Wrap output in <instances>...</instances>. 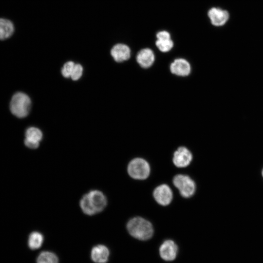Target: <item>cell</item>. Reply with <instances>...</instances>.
I'll return each instance as SVG.
<instances>
[{"mask_svg": "<svg viewBox=\"0 0 263 263\" xmlns=\"http://www.w3.org/2000/svg\"><path fill=\"white\" fill-rule=\"evenodd\" d=\"M43 242L42 234L38 232L31 233L28 238V245L30 249L35 250L39 248Z\"/></svg>", "mask_w": 263, "mask_h": 263, "instance_id": "obj_15", "label": "cell"}, {"mask_svg": "<svg viewBox=\"0 0 263 263\" xmlns=\"http://www.w3.org/2000/svg\"><path fill=\"white\" fill-rule=\"evenodd\" d=\"M262 175H263V169L262 170Z\"/></svg>", "mask_w": 263, "mask_h": 263, "instance_id": "obj_23", "label": "cell"}, {"mask_svg": "<svg viewBox=\"0 0 263 263\" xmlns=\"http://www.w3.org/2000/svg\"><path fill=\"white\" fill-rule=\"evenodd\" d=\"M155 44L162 52H169L173 47V42L171 38L157 39Z\"/></svg>", "mask_w": 263, "mask_h": 263, "instance_id": "obj_18", "label": "cell"}, {"mask_svg": "<svg viewBox=\"0 0 263 263\" xmlns=\"http://www.w3.org/2000/svg\"><path fill=\"white\" fill-rule=\"evenodd\" d=\"M75 65V63L73 61H68L64 64L61 70V73L64 77H70Z\"/></svg>", "mask_w": 263, "mask_h": 263, "instance_id": "obj_19", "label": "cell"}, {"mask_svg": "<svg viewBox=\"0 0 263 263\" xmlns=\"http://www.w3.org/2000/svg\"><path fill=\"white\" fill-rule=\"evenodd\" d=\"M128 172L130 176L135 179H146L150 173L149 163L141 158L132 159L128 166Z\"/></svg>", "mask_w": 263, "mask_h": 263, "instance_id": "obj_4", "label": "cell"}, {"mask_svg": "<svg viewBox=\"0 0 263 263\" xmlns=\"http://www.w3.org/2000/svg\"><path fill=\"white\" fill-rule=\"evenodd\" d=\"M127 227L131 235L140 240L150 239L153 233V229L151 223L139 217L131 219L127 224Z\"/></svg>", "mask_w": 263, "mask_h": 263, "instance_id": "obj_2", "label": "cell"}, {"mask_svg": "<svg viewBox=\"0 0 263 263\" xmlns=\"http://www.w3.org/2000/svg\"><path fill=\"white\" fill-rule=\"evenodd\" d=\"M83 73V68L79 64H75L70 77L73 80H77L79 79Z\"/></svg>", "mask_w": 263, "mask_h": 263, "instance_id": "obj_20", "label": "cell"}, {"mask_svg": "<svg viewBox=\"0 0 263 263\" xmlns=\"http://www.w3.org/2000/svg\"><path fill=\"white\" fill-rule=\"evenodd\" d=\"M170 70L172 74L180 76H186L191 71L189 63L185 59H175L170 65Z\"/></svg>", "mask_w": 263, "mask_h": 263, "instance_id": "obj_9", "label": "cell"}, {"mask_svg": "<svg viewBox=\"0 0 263 263\" xmlns=\"http://www.w3.org/2000/svg\"><path fill=\"white\" fill-rule=\"evenodd\" d=\"M208 16L212 25L221 26L224 25L228 20L229 14L226 10L213 7L209 10Z\"/></svg>", "mask_w": 263, "mask_h": 263, "instance_id": "obj_10", "label": "cell"}, {"mask_svg": "<svg viewBox=\"0 0 263 263\" xmlns=\"http://www.w3.org/2000/svg\"><path fill=\"white\" fill-rule=\"evenodd\" d=\"M37 263H58L57 256L53 253L49 251H43L38 255Z\"/></svg>", "mask_w": 263, "mask_h": 263, "instance_id": "obj_17", "label": "cell"}, {"mask_svg": "<svg viewBox=\"0 0 263 263\" xmlns=\"http://www.w3.org/2000/svg\"><path fill=\"white\" fill-rule=\"evenodd\" d=\"M31 106L30 97L25 94L18 92L12 96L10 109L13 114L19 118L25 117L29 114Z\"/></svg>", "mask_w": 263, "mask_h": 263, "instance_id": "obj_3", "label": "cell"}, {"mask_svg": "<svg viewBox=\"0 0 263 263\" xmlns=\"http://www.w3.org/2000/svg\"><path fill=\"white\" fill-rule=\"evenodd\" d=\"M178 247L172 240L164 241L159 248V254L161 257L165 261H172L177 256Z\"/></svg>", "mask_w": 263, "mask_h": 263, "instance_id": "obj_8", "label": "cell"}, {"mask_svg": "<svg viewBox=\"0 0 263 263\" xmlns=\"http://www.w3.org/2000/svg\"><path fill=\"white\" fill-rule=\"evenodd\" d=\"M155 56L153 51L150 48H144L140 50L136 56V61L143 68H148L154 63Z\"/></svg>", "mask_w": 263, "mask_h": 263, "instance_id": "obj_12", "label": "cell"}, {"mask_svg": "<svg viewBox=\"0 0 263 263\" xmlns=\"http://www.w3.org/2000/svg\"><path fill=\"white\" fill-rule=\"evenodd\" d=\"M14 32V24L11 20L0 18V40H3L9 38Z\"/></svg>", "mask_w": 263, "mask_h": 263, "instance_id": "obj_14", "label": "cell"}, {"mask_svg": "<svg viewBox=\"0 0 263 263\" xmlns=\"http://www.w3.org/2000/svg\"><path fill=\"white\" fill-rule=\"evenodd\" d=\"M192 159L191 152L185 147H180L173 154V162L178 168H184L188 166Z\"/></svg>", "mask_w": 263, "mask_h": 263, "instance_id": "obj_7", "label": "cell"}, {"mask_svg": "<svg viewBox=\"0 0 263 263\" xmlns=\"http://www.w3.org/2000/svg\"><path fill=\"white\" fill-rule=\"evenodd\" d=\"M24 144L26 147L30 149H37L39 145V142H34L25 139Z\"/></svg>", "mask_w": 263, "mask_h": 263, "instance_id": "obj_22", "label": "cell"}, {"mask_svg": "<svg viewBox=\"0 0 263 263\" xmlns=\"http://www.w3.org/2000/svg\"><path fill=\"white\" fill-rule=\"evenodd\" d=\"M111 54L115 61L121 62L130 58L131 50L127 45L118 43L112 48Z\"/></svg>", "mask_w": 263, "mask_h": 263, "instance_id": "obj_11", "label": "cell"}, {"mask_svg": "<svg viewBox=\"0 0 263 263\" xmlns=\"http://www.w3.org/2000/svg\"><path fill=\"white\" fill-rule=\"evenodd\" d=\"M157 39H168L170 38V35L169 32L166 31H162L156 34Z\"/></svg>", "mask_w": 263, "mask_h": 263, "instance_id": "obj_21", "label": "cell"}, {"mask_svg": "<svg viewBox=\"0 0 263 263\" xmlns=\"http://www.w3.org/2000/svg\"><path fill=\"white\" fill-rule=\"evenodd\" d=\"M153 197L158 204L167 206L172 199V192L167 185L162 184L155 188Z\"/></svg>", "mask_w": 263, "mask_h": 263, "instance_id": "obj_6", "label": "cell"}, {"mask_svg": "<svg viewBox=\"0 0 263 263\" xmlns=\"http://www.w3.org/2000/svg\"><path fill=\"white\" fill-rule=\"evenodd\" d=\"M107 200L100 191L93 190L84 195L80 201L83 212L88 215H93L102 211L106 207Z\"/></svg>", "mask_w": 263, "mask_h": 263, "instance_id": "obj_1", "label": "cell"}, {"mask_svg": "<svg viewBox=\"0 0 263 263\" xmlns=\"http://www.w3.org/2000/svg\"><path fill=\"white\" fill-rule=\"evenodd\" d=\"M42 133L38 128L36 127H30L25 132V139L30 141L39 142L42 139Z\"/></svg>", "mask_w": 263, "mask_h": 263, "instance_id": "obj_16", "label": "cell"}, {"mask_svg": "<svg viewBox=\"0 0 263 263\" xmlns=\"http://www.w3.org/2000/svg\"><path fill=\"white\" fill-rule=\"evenodd\" d=\"M173 183L175 187L178 189L180 194L184 197H190L195 191V184L188 175H177L174 176Z\"/></svg>", "mask_w": 263, "mask_h": 263, "instance_id": "obj_5", "label": "cell"}, {"mask_svg": "<svg viewBox=\"0 0 263 263\" xmlns=\"http://www.w3.org/2000/svg\"><path fill=\"white\" fill-rule=\"evenodd\" d=\"M109 256L108 248L103 245H98L94 247L91 251V258L96 263H105Z\"/></svg>", "mask_w": 263, "mask_h": 263, "instance_id": "obj_13", "label": "cell"}]
</instances>
